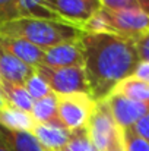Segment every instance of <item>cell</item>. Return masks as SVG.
<instances>
[{"mask_svg":"<svg viewBox=\"0 0 149 151\" xmlns=\"http://www.w3.org/2000/svg\"><path fill=\"white\" fill-rule=\"evenodd\" d=\"M81 43L89 94L95 101L105 100L120 81L135 73L140 63L132 38L118 34H83Z\"/></svg>","mask_w":149,"mask_h":151,"instance_id":"obj_1","label":"cell"},{"mask_svg":"<svg viewBox=\"0 0 149 151\" xmlns=\"http://www.w3.org/2000/svg\"><path fill=\"white\" fill-rule=\"evenodd\" d=\"M0 34L12 38H21L29 41L31 44L43 50H48L58 44L78 41L85 32L72 25L54 21L37 18H18L0 27Z\"/></svg>","mask_w":149,"mask_h":151,"instance_id":"obj_2","label":"cell"},{"mask_svg":"<svg viewBox=\"0 0 149 151\" xmlns=\"http://www.w3.org/2000/svg\"><path fill=\"white\" fill-rule=\"evenodd\" d=\"M95 107L97 101L88 93L57 94L58 119L70 132L86 129Z\"/></svg>","mask_w":149,"mask_h":151,"instance_id":"obj_3","label":"cell"},{"mask_svg":"<svg viewBox=\"0 0 149 151\" xmlns=\"http://www.w3.org/2000/svg\"><path fill=\"white\" fill-rule=\"evenodd\" d=\"M86 134L97 151H107L123 134V128L114 120L105 100L97 101V107L86 126Z\"/></svg>","mask_w":149,"mask_h":151,"instance_id":"obj_4","label":"cell"},{"mask_svg":"<svg viewBox=\"0 0 149 151\" xmlns=\"http://www.w3.org/2000/svg\"><path fill=\"white\" fill-rule=\"evenodd\" d=\"M35 72L44 78L50 90L56 94H73V93H88V79L83 68H48L40 65Z\"/></svg>","mask_w":149,"mask_h":151,"instance_id":"obj_5","label":"cell"},{"mask_svg":"<svg viewBox=\"0 0 149 151\" xmlns=\"http://www.w3.org/2000/svg\"><path fill=\"white\" fill-rule=\"evenodd\" d=\"M48 6L67 24L82 31V25L101 6V0H48Z\"/></svg>","mask_w":149,"mask_h":151,"instance_id":"obj_6","label":"cell"},{"mask_svg":"<svg viewBox=\"0 0 149 151\" xmlns=\"http://www.w3.org/2000/svg\"><path fill=\"white\" fill-rule=\"evenodd\" d=\"M107 10L108 19L118 35L136 40L149 31V13L142 9Z\"/></svg>","mask_w":149,"mask_h":151,"instance_id":"obj_7","label":"cell"},{"mask_svg":"<svg viewBox=\"0 0 149 151\" xmlns=\"http://www.w3.org/2000/svg\"><path fill=\"white\" fill-rule=\"evenodd\" d=\"M105 103L114 120L123 129L135 126L146 113H149V101H135L120 96H108Z\"/></svg>","mask_w":149,"mask_h":151,"instance_id":"obj_8","label":"cell"},{"mask_svg":"<svg viewBox=\"0 0 149 151\" xmlns=\"http://www.w3.org/2000/svg\"><path fill=\"white\" fill-rule=\"evenodd\" d=\"M43 65L48 68H83L85 54L81 40L58 44L46 50Z\"/></svg>","mask_w":149,"mask_h":151,"instance_id":"obj_9","label":"cell"},{"mask_svg":"<svg viewBox=\"0 0 149 151\" xmlns=\"http://www.w3.org/2000/svg\"><path fill=\"white\" fill-rule=\"evenodd\" d=\"M35 72V68L24 63L0 46V76L6 82L24 85Z\"/></svg>","mask_w":149,"mask_h":151,"instance_id":"obj_10","label":"cell"},{"mask_svg":"<svg viewBox=\"0 0 149 151\" xmlns=\"http://www.w3.org/2000/svg\"><path fill=\"white\" fill-rule=\"evenodd\" d=\"M46 151H61L72 138V132L63 126L38 123L31 132Z\"/></svg>","mask_w":149,"mask_h":151,"instance_id":"obj_11","label":"cell"},{"mask_svg":"<svg viewBox=\"0 0 149 151\" xmlns=\"http://www.w3.org/2000/svg\"><path fill=\"white\" fill-rule=\"evenodd\" d=\"M0 46L4 50L9 51L10 54H13L15 57H18L19 60H22L24 63L32 68L43 65L46 50L31 44L29 41H25L21 38H12V37H6L0 34Z\"/></svg>","mask_w":149,"mask_h":151,"instance_id":"obj_12","label":"cell"},{"mask_svg":"<svg viewBox=\"0 0 149 151\" xmlns=\"http://www.w3.org/2000/svg\"><path fill=\"white\" fill-rule=\"evenodd\" d=\"M35 125H37V120L28 111H22L10 106L0 109V126L3 128H7L12 131L32 132Z\"/></svg>","mask_w":149,"mask_h":151,"instance_id":"obj_13","label":"cell"},{"mask_svg":"<svg viewBox=\"0 0 149 151\" xmlns=\"http://www.w3.org/2000/svg\"><path fill=\"white\" fill-rule=\"evenodd\" d=\"M0 94L3 96V99H4L7 106L15 107V109L22 110V111H28V113L32 111L35 100L29 96V93L26 91V88L24 85L1 81Z\"/></svg>","mask_w":149,"mask_h":151,"instance_id":"obj_14","label":"cell"},{"mask_svg":"<svg viewBox=\"0 0 149 151\" xmlns=\"http://www.w3.org/2000/svg\"><path fill=\"white\" fill-rule=\"evenodd\" d=\"M110 96H120L135 101H149V84L135 75H130L120 81Z\"/></svg>","mask_w":149,"mask_h":151,"instance_id":"obj_15","label":"cell"},{"mask_svg":"<svg viewBox=\"0 0 149 151\" xmlns=\"http://www.w3.org/2000/svg\"><path fill=\"white\" fill-rule=\"evenodd\" d=\"M18 10H19V18H37V19H47L66 24L60 18V15L48 6V0H19Z\"/></svg>","mask_w":149,"mask_h":151,"instance_id":"obj_16","label":"cell"},{"mask_svg":"<svg viewBox=\"0 0 149 151\" xmlns=\"http://www.w3.org/2000/svg\"><path fill=\"white\" fill-rule=\"evenodd\" d=\"M0 135L10 151H46L31 132L12 131L0 126Z\"/></svg>","mask_w":149,"mask_h":151,"instance_id":"obj_17","label":"cell"},{"mask_svg":"<svg viewBox=\"0 0 149 151\" xmlns=\"http://www.w3.org/2000/svg\"><path fill=\"white\" fill-rule=\"evenodd\" d=\"M31 114L38 123H48V125H57L63 126L60 119H58V111H57V94L51 93L47 97L40 99L34 103ZM64 128V126H63Z\"/></svg>","mask_w":149,"mask_h":151,"instance_id":"obj_18","label":"cell"},{"mask_svg":"<svg viewBox=\"0 0 149 151\" xmlns=\"http://www.w3.org/2000/svg\"><path fill=\"white\" fill-rule=\"evenodd\" d=\"M82 32L85 34H117L108 19L107 10L101 7L98 12H95L83 25Z\"/></svg>","mask_w":149,"mask_h":151,"instance_id":"obj_19","label":"cell"},{"mask_svg":"<svg viewBox=\"0 0 149 151\" xmlns=\"http://www.w3.org/2000/svg\"><path fill=\"white\" fill-rule=\"evenodd\" d=\"M24 87L26 88V91L29 93V96L35 101L40 100V99H44V97H47L48 94L53 93V91L50 90L48 84L44 81V78L40 76L37 72H34V73L28 78V81L24 84Z\"/></svg>","mask_w":149,"mask_h":151,"instance_id":"obj_20","label":"cell"},{"mask_svg":"<svg viewBox=\"0 0 149 151\" xmlns=\"http://www.w3.org/2000/svg\"><path fill=\"white\" fill-rule=\"evenodd\" d=\"M61 151H97V148L91 142V139L86 134V129H82V131L72 132L70 141Z\"/></svg>","mask_w":149,"mask_h":151,"instance_id":"obj_21","label":"cell"},{"mask_svg":"<svg viewBox=\"0 0 149 151\" xmlns=\"http://www.w3.org/2000/svg\"><path fill=\"white\" fill-rule=\"evenodd\" d=\"M124 134V148L126 151H149V141L135 132L133 128L123 129Z\"/></svg>","mask_w":149,"mask_h":151,"instance_id":"obj_22","label":"cell"},{"mask_svg":"<svg viewBox=\"0 0 149 151\" xmlns=\"http://www.w3.org/2000/svg\"><path fill=\"white\" fill-rule=\"evenodd\" d=\"M19 0H0V27L19 18Z\"/></svg>","mask_w":149,"mask_h":151,"instance_id":"obj_23","label":"cell"},{"mask_svg":"<svg viewBox=\"0 0 149 151\" xmlns=\"http://www.w3.org/2000/svg\"><path fill=\"white\" fill-rule=\"evenodd\" d=\"M101 6L108 10H130L142 9L138 0H101Z\"/></svg>","mask_w":149,"mask_h":151,"instance_id":"obj_24","label":"cell"},{"mask_svg":"<svg viewBox=\"0 0 149 151\" xmlns=\"http://www.w3.org/2000/svg\"><path fill=\"white\" fill-rule=\"evenodd\" d=\"M135 43H136V51L139 60L149 63V31H146L139 38H136Z\"/></svg>","mask_w":149,"mask_h":151,"instance_id":"obj_25","label":"cell"},{"mask_svg":"<svg viewBox=\"0 0 149 151\" xmlns=\"http://www.w3.org/2000/svg\"><path fill=\"white\" fill-rule=\"evenodd\" d=\"M135 129L136 134H139L142 138H145L146 141H149V113H146L135 126H132Z\"/></svg>","mask_w":149,"mask_h":151,"instance_id":"obj_26","label":"cell"},{"mask_svg":"<svg viewBox=\"0 0 149 151\" xmlns=\"http://www.w3.org/2000/svg\"><path fill=\"white\" fill-rule=\"evenodd\" d=\"M133 75L149 84V63L148 62H140L138 65V68H136V70H135Z\"/></svg>","mask_w":149,"mask_h":151,"instance_id":"obj_27","label":"cell"},{"mask_svg":"<svg viewBox=\"0 0 149 151\" xmlns=\"http://www.w3.org/2000/svg\"><path fill=\"white\" fill-rule=\"evenodd\" d=\"M107 151H126V148H124V134H121V137L108 148Z\"/></svg>","mask_w":149,"mask_h":151,"instance_id":"obj_28","label":"cell"},{"mask_svg":"<svg viewBox=\"0 0 149 151\" xmlns=\"http://www.w3.org/2000/svg\"><path fill=\"white\" fill-rule=\"evenodd\" d=\"M138 1H139L142 10H145L146 13H149V0H138Z\"/></svg>","mask_w":149,"mask_h":151,"instance_id":"obj_29","label":"cell"},{"mask_svg":"<svg viewBox=\"0 0 149 151\" xmlns=\"http://www.w3.org/2000/svg\"><path fill=\"white\" fill-rule=\"evenodd\" d=\"M0 151H10V148L7 147V144L4 142V139L1 138V135H0Z\"/></svg>","mask_w":149,"mask_h":151,"instance_id":"obj_30","label":"cell"},{"mask_svg":"<svg viewBox=\"0 0 149 151\" xmlns=\"http://www.w3.org/2000/svg\"><path fill=\"white\" fill-rule=\"evenodd\" d=\"M7 104H6V101H4V99H3V96L0 94V109H4Z\"/></svg>","mask_w":149,"mask_h":151,"instance_id":"obj_31","label":"cell"},{"mask_svg":"<svg viewBox=\"0 0 149 151\" xmlns=\"http://www.w3.org/2000/svg\"><path fill=\"white\" fill-rule=\"evenodd\" d=\"M1 81H3V79H1V76H0V85H1Z\"/></svg>","mask_w":149,"mask_h":151,"instance_id":"obj_32","label":"cell"}]
</instances>
